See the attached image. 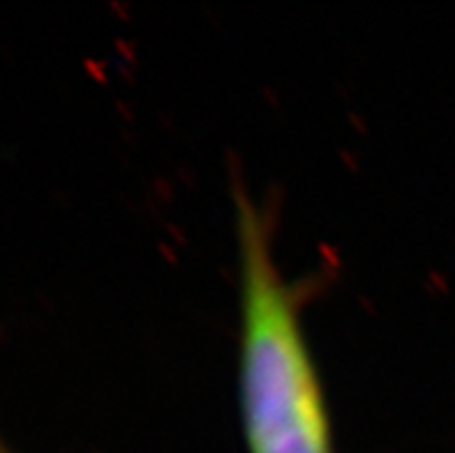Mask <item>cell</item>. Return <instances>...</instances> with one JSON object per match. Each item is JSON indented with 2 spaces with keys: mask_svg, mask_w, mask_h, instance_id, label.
Instances as JSON below:
<instances>
[{
  "mask_svg": "<svg viewBox=\"0 0 455 453\" xmlns=\"http://www.w3.org/2000/svg\"><path fill=\"white\" fill-rule=\"evenodd\" d=\"M0 453H10V451H7V449L3 447V444H0Z\"/></svg>",
  "mask_w": 455,
  "mask_h": 453,
  "instance_id": "cell-2",
  "label": "cell"
},
{
  "mask_svg": "<svg viewBox=\"0 0 455 453\" xmlns=\"http://www.w3.org/2000/svg\"><path fill=\"white\" fill-rule=\"evenodd\" d=\"M241 231V412L250 453H333L317 368L296 296L273 257L266 222L238 206Z\"/></svg>",
  "mask_w": 455,
  "mask_h": 453,
  "instance_id": "cell-1",
  "label": "cell"
}]
</instances>
